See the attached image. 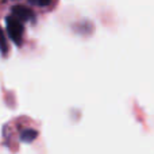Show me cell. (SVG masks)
<instances>
[{"instance_id": "6da1fadb", "label": "cell", "mask_w": 154, "mask_h": 154, "mask_svg": "<svg viewBox=\"0 0 154 154\" xmlns=\"http://www.w3.org/2000/svg\"><path fill=\"white\" fill-rule=\"evenodd\" d=\"M5 29H7L10 39L16 46H20L22 41H23V34H24V26L22 23V20H19L14 15L7 16L5 18Z\"/></svg>"}, {"instance_id": "277c9868", "label": "cell", "mask_w": 154, "mask_h": 154, "mask_svg": "<svg viewBox=\"0 0 154 154\" xmlns=\"http://www.w3.org/2000/svg\"><path fill=\"white\" fill-rule=\"evenodd\" d=\"M0 51L3 54H5L8 51V45H7V39H5V35L3 34V30L0 29Z\"/></svg>"}, {"instance_id": "3957f363", "label": "cell", "mask_w": 154, "mask_h": 154, "mask_svg": "<svg viewBox=\"0 0 154 154\" xmlns=\"http://www.w3.org/2000/svg\"><path fill=\"white\" fill-rule=\"evenodd\" d=\"M38 137V133L35 130H30V128H27V130L22 131L20 134V141L24 142V143H30V142H32L35 138Z\"/></svg>"}, {"instance_id": "5b68a950", "label": "cell", "mask_w": 154, "mask_h": 154, "mask_svg": "<svg viewBox=\"0 0 154 154\" xmlns=\"http://www.w3.org/2000/svg\"><path fill=\"white\" fill-rule=\"evenodd\" d=\"M31 4L34 5H39V7H48L51 3V0H29Z\"/></svg>"}, {"instance_id": "7a4b0ae2", "label": "cell", "mask_w": 154, "mask_h": 154, "mask_svg": "<svg viewBox=\"0 0 154 154\" xmlns=\"http://www.w3.org/2000/svg\"><path fill=\"white\" fill-rule=\"evenodd\" d=\"M11 12H12V15L15 16V18H18L19 20H22V22L34 19V12H32L29 7H26V5H20V4L14 5V7L11 8Z\"/></svg>"}]
</instances>
